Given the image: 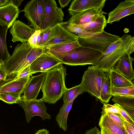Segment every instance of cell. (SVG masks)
Returning a JSON list of instances; mask_svg holds the SVG:
<instances>
[{"mask_svg": "<svg viewBox=\"0 0 134 134\" xmlns=\"http://www.w3.org/2000/svg\"><path fill=\"white\" fill-rule=\"evenodd\" d=\"M66 68L62 63L46 72L41 89V98L45 102L54 104L60 99L67 89L65 83Z\"/></svg>", "mask_w": 134, "mask_h": 134, "instance_id": "cell-1", "label": "cell"}, {"mask_svg": "<svg viewBox=\"0 0 134 134\" xmlns=\"http://www.w3.org/2000/svg\"><path fill=\"white\" fill-rule=\"evenodd\" d=\"M134 51V37L125 34L102 53L95 66L104 72L108 71L124 55H130Z\"/></svg>", "mask_w": 134, "mask_h": 134, "instance_id": "cell-2", "label": "cell"}, {"mask_svg": "<svg viewBox=\"0 0 134 134\" xmlns=\"http://www.w3.org/2000/svg\"><path fill=\"white\" fill-rule=\"evenodd\" d=\"M102 53L97 50L80 46L68 53L53 56L61 63L66 65H95Z\"/></svg>", "mask_w": 134, "mask_h": 134, "instance_id": "cell-3", "label": "cell"}, {"mask_svg": "<svg viewBox=\"0 0 134 134\" xmlns=\"http://www.w3.org/2000/svg\"><path fill=\"white\" fill-rule=\"evenodd\" d=\"M32 48L27 42L17 45L12 55L2 66L6 72L7 79L13 78L24 71L27 58Z\"/></svg>", "mask_w": 134, "mask_h": 134, "instance_id": "cell-4", "label": "cell"}, {"mask_svg": "<svg viewBox=\"0 0 134 134\" xmlns=\"http://www.w3.org/2000/svg\"><path fill=\"white\" fill-rule=\"evenodd\" d=\"M118 36L104 31L88 37L78 38L80 46L90 48L104 53L112 44L120 39Z\"/></svg>", "mask_w": 134, "mask_h": 134, "instance_id": "cell-5", "label": "cell"}, {"mask_svg": "<svg viewBox=\"0 0 134 134\" xmlns=\"http://www.w3.org/2000/svg\"><path fill=\"white\" fill-rule=\"evenodd\" d=\"M104 72L97 66H89L84 72L81 83L86 92L100 99L102 78Z\"/></svg>", "mask_w": 134, "mask_h": 134, "instance_id": "cell-6", "label": "cell"}, {"mask_svg": "<svg viewBox=\"0 0 134 134\" xmlns=\"http://www.w3.org/2000/svg\"><path fill=\"white\" fill-rule=\"evenodd\" d=\"M17 104L21 107L25 112L26 122L29 123L34 116H40L42 120L50 119L51 116L47 112V108L41 98L30 100L23 99L21 97Z\"/></svg>", "mask_w": 134, "mask_h": 134, "instance_id": "cell-7", "label": "cell"}, {"mask_svg": "<svg viewBox=\"0 0 134 134\" xmlns=\"http://www.w3.org/2000/svg\"><path fill=\"white\" fill-rule=\"evenodd\" d=\"M45 0H32L25 6L23 11L29 26L35 30H41L44 9Z\"/></svg>", "mask_w": 134, "mask_h": 134, "instance_id": "cell-8", "label": "cell"}, {"mask_svg": "<svg viewBox=\"0 0 134 134\" xmlns=\"http://www.w3.org/2000/svg\"><path fill=\"white\" fill-rule=\"evenodd\" d=\"M64 13L54 0H45L44 15L41 30L44 31L62 22Z\"/></svg>", "mask_w": 134, "mask_h": 134, "instance_id": "cell-9", "label": "cell"}, {"mask_svg": "<svg viewBox=\"0 0 134 134\" xmlns=\"http://www.w3.org/2000/svg\"><path fill=\"white\" fill-rule=\"evenodd\" d=\"M78 38L59 24L52 27L50 35L43 48L46 50L55 44L77 40Z\"/></svg>", "mask_w": 134, "mask_h": 134, "instance_id": "cell-10", "label": "cell"}, {"mask_svg": "<svg viewBox=\"0 0 134 134\" xmlns=\"http://www.w3.org/2000/svg\"><path fill=\"white\" fill-rule=\"evenodd\" d=\"M31 76L20 78L7 79L0 84V93H9L20 98Z\"/></svg>", "mask_w": 134, "mask_h": 134, "instance_id": "cell-11", "label": "cell"}, {"mask_svg": "<svg viewBox=\"0 0 134 134\" xmlns=\"http://www.w3.org/2000/svg\"><path fill=\"white\" fill-rule=\"evenodd\" d=\"M60 63V62L56 58L45 52L29 66L33 74L38 72H46Z\"/></svg>", "mask_w": 134, "mask_h": 134, "instance_id": "cell-12", "label": "cell"}, {"mask_svg": "<svg viewBox=\"0 0 134 134\" xmlns=\"http://www.w3.org/2000/svg\"><path fill=\"white\" fill-rule=\"evenodd\" d=\"M46 72L36 76H31L23 91V99L30 100L36 99L41 89Z\"/></svg>", "mask_w": 134, "mask_h": 134, "instance_id": "cell-13", "label": "cell"}, {"mask_svg": "<svg viewBox=\"0 0 134 134\" xmlns=\"http://www.w3.org/2000/svg\"><path fill=\"white\" fill-rule=\"evenodd\" d=\"M35 31L34 29L19 20H16L14 22L10 30L12 36V41L13 42H27Z\"/></svg>", "mask_w": 134, "mask_h": 134, "instance_id": "cell-14", "label": "cell"}, {"mask_svg": "<svg viewBox=\"0 0 134 134\" xmlns=\"http://www.w3.org/2000/svg\"><path fill=\"white\" fill-rule=\"evenodd\" d=\"M134 13V0H126L120 3L108 14L107 23L118 21L122 18Z\"/></svg>", "mask_w": 134, "mask_h": 134, "instance_id": "cell-15", "label": "cell"}, {"mask_svg": "<svg viewBox=\"0 0 134 134\" xmlns=\"http://www.w3.org/2000/svg\"><path fill=\"white\" fill-rule=\"evenodd\" d=\"M106 0H73L68 10L71 16L81 12L94 8H103Z\"/></svg>", "mask_w": 134, "mask_h": 134, "instance_id": "cell-16", "label": "cell"}, {"mask_svg": "<svg viewBox=\"0 0 134 134\" xmlns=\"http://www.w3.org/2000/svg\"><path fill=\"white\" fill-rule=\"evenodd\" d=\"M102 8H94L78 13L71 16L68 24L81 25L87 24L97 19L104 12Z\"/></svg>", "mask_w": 134, "mask_h": 134, "instance_id": "cell-17", "label": "cell"}, {"mask_svg": "<svg viewBox=\"0 0 134 134\" xmlns=\"http://www.w3.org/2000/svg\"><path fill=\"white\" fill-rule=\"evenodd\" d=\"M20 11L18 8L10 3L0 8V25L9 29L18 17Z\"/></svg>", "mask_w": 134, "mask_h": 134, "instance_id": "cell-18", "label": "cell"}, {"mask_svg": "<svg viewBox=\"0 0 134 134\" xmlns=\"http://www.w3.org/2000/svg\"><path fill=\"white\" fill-rule=\"evenodd\" d=\"M134 58L127 54L116 63L113 69L131 81L134 78L132 64Z\"/></svg>", "mask_w": 134, "mask_h": 134, "instance_id": "cell-19", "label": "cell"}, {"mask_svg": "<svg viewBox=\"0 0 134 134\" xmlns=\"http://www.w3.org/2000/svg\"><path fill=\"white\" fill-rule=\"evenodd\" d=\"M107 24L105 16L104 14L99 16L95 20L87 24L75 25L87 32L94 34L100 33L103 31Z\"/></svg>", "mask_w": 134, "mask_h": 134, "instance_id": "cell-20", "label": "cell"}, {"mask_svg": "<svg viewBox=\"0 0 134 134\" xmlns=\"http://www.w3.org/2000/svg\"><path fill=\"white\" fill-rule=\"evenodd\" d=\"M80 46L77 40L55 44L45 50V52L52 55L66 54Z\"/></svg>", "mask_w": 134, "mask_h": 134, "instance_id": "cell-21", "label": "cell"}, {"mask_svg": "<svg viewBox=\"0 0 134 134\" xmlns=\"http://www.w3.org/2000/svg\"><path fill=\"white\" fill-rule=\"evenodd\" d=\"M76 98L67 103H64L55 117V120L59 128L64 131L68 129L67 120L69 113L71 109L73 103Z\"/></svg>", "mask_w": 134, "mask_h": 134, "instance_id": "cell-22", "label": "cell"}, {"mask_svg": "<svg viewBox=\"0 0 134 134\" xmlns=\"http://www.w3.org/2000/svg\"><path fill=\"white\" fill-rule=\"evenodd\" d=\"M99 125L100 127H103L109 134H128L125 128H122L118 126L105 114L101 116Z\"/></svg>", "mask_w": 134, "mask_h": 134, "instance_id": "cell-23", "label": "cell"}, {"mask_svg": "<svg viewBox=\"0 0 134 134\" xmlns=\"http://www.w3.org/2000/svg\"><path fill=\"white\" fill-rule=\"evenodd\" d=\"M111 87H124L134 86L131 81L113 68L109 71Z\"/></svg>", "mask_w": 134, "mask_h": 134, "instance_id": "cell-24", "label": "cell"}, {"mask_svg": "<svg viewBox=\"0 0 134 134\" xmlns=\"http://www.w3.org/2000/svg\"><path fill=\"white\" fill-rule=\"evenodd\" d=\"M111 86L109 77V72H104L102 78L100 99L103 104H108L111 97Z\"/></svg>", "mask_w": 134, "mask_h": 134, "instance_id": "cell-25", "label": "cell"}, {"mask_svg": "<svg viewBox=\"0 0 134 134\" xmlns=\"http://www.w3.org/2000/svg\"><path fill=\"white\" fill-rule=\"evenodd\" d=\"M8 28L0 25V61L3 64L10 57L6 41L7 33Z\"/></svg>", "mask_w": 134, "mask_h": 134, "instance_id": "cell-26", "label": "cell"}, {"mask_svg": "<svg viewBox=\"0 0 134 134\" xmlns=\"http://www.w3.org/2000/svg\"><path fill=\"white\" fill-rule=\"evenodd\" d=\"M86 92L81 84L70 88H67L63 95L64 103L69 102L79 95Z\"/></svg>", "mask_w": 134, "mask_h": 134, "instance_id": "cell-27", "label": "cell"}, {"mask_svg": "<svg viewBox=\"0 0 134 134\" xmlns=\"http://www.w3.org/2000/svg\"><path fill=\"white\" fill-rule=\"evenodd\" d=\"M60 24L67 30L78 38L88 37L95 34L87 32L74 24H68L67 22H62Z\"/></svg>", "mask_w": 134, "mask_h": 134, "instance_id": "cell-28", "label": "cell"}, {"mask_svg": "<svg viewBox=\"0 0 134 134\" xmlns=\"http://www.w3.org/2000/svg\"><path fill=\"white\" fill-rule=\"evenodd\" d=\"M112 96H134V86L111 87Z\"/></svg>", "mask_w": 134, "mask_h": 134, "instance_id": "cell-29", "label": "cell"}, {"mask_svg": "<svg viewBox=\"0 0 134 134\" xmlns=\"http://www.w3.org/2000/svg\"><path fill=\"white\" fill-rule=\"evenodd\" d=\"M112 100L120 105L134 109V96H114Z\"/></svg>", "mask_w": 134, "mask_h": 134, "instance_id": "cell-30", "label": "cell"}, {"mask_svg": "<svg viewBox=\"0 0 134 134\" xmlns=\"http://www.w3.org/2000/svg\"><path fill=\"white\" fill-rule=\"evenodd\" d=\"M44 52L45 50L42 48L33 47L27 58L24 70L29 66L38 57Z\"/></svg>", "mask_w": 134, "mask_h": 134, "instance_id": "cell-31", "label": "cell"}, {"mask_svg": "<svg viewBox=\"0 0 134 134\" xmlns=\"http://www.w3.org/2000/svg\"><path fill=\"white\" fill-rule=\"evenodd\" d=\"M42 36L41 30H35L27 41L29 44L33 47H37Z\"/></svg>", "mask_w": 134, "mask_h": 134, "instance_id": "cell-32", "label": "cell"}, {"mask_svg": "<svg viewBox=\"0 0 134 134\" xmlns=\"http://www.w3.org/2000/svg\"><path fill=\"white\" fill-rule=\"evenodd\" d=\"M116 125L122 128H124L123 124V118L120 114L110 113L105 114Z\"/></svg>", "mask_w": 134, "mask_h": 134, "instance_id": "cell-33", "label": "cell"}, {"mask_svg": "<svg viewBox=\"0 0 134 134\" xmlns=\"http://www.w3.org/2000/svg\"><path fill=\"white\" fill-rule=\"evenodd\" d=\"M19 98L10 93H0V100L9 104L16 103Z\"/></svg>", "mask_w": 134, "mask_h": 134, "instance_id": "cell-34", "label": "cell"}, {"mask_svg": "<svg viewBox=\"0 0 134 134\" xmlns=\"http://www.w3.org/2000/svg\"><path fill=\"white\" fill-rule=\"evenodd\" d=\"M102 111L101 112L102 115L105 114L107 113L118 114L120 115V112L117 107L114 105L109 104H104L102 108Z\"/></svg>", "mask_w": 134, "mask_h": 134, "instance_id": "cell-35", "label": "cell"}, {"mask_svg": "<svg viewBox=\"0 0 134 134\" xmlns=\"http://www.w3.org/2000/svg\"><path fill=\"white\" fill-rule=\"evenodd\" d=\"M52 27L44 31H42L41 37L37 47L43 48L51 32Z\"/></svg>", "mask_w": 134, "mask_h": 134, "instance_id": "cell-36", "label": "cell"}, {"mask_svg": "<svg viewBox=\"0 0 134 134\" xmlns=\"http://www.w3.org/2000/svg\"><path fill=\"white\" fill-rule=\"evenodd\" d=\"M114 105L117 107L120 112V115L125 121L134 125V120L127 113L118 106L116 104H114Z\"/></svg>", "mask_w": 134, "mask_h": 134, "instance_id": "cell-37", "label": "cell"}, {"mask_svg": "<svg viewBox=\"0 0 134 134\" xmlns=\"http://www.w3.org/2000/svg\"><path fill=\"white\" fill-rule=\"evenodd\" d=\"M124 127L128 134H134V125L123 120Z\"/></svg>", "mask_w": 134, "mask_h": 134, "instance_id": "cell-38", "label": "cell"}, {"mask_svg": "<svg viewBox=\"0 0 134 134\" xmlns=\"http://www.w3.org/2000/svg\"><path fill=\"white\" fill-rule=\"evenodd\" d=\"M32 74L29 66L17 76L13 78H21L29 75L32 76Z\"/></svg>", "mask_w": 134, "mask_h": 134, "instance_id": "cell-39", "label": "cell"}, {"mask_svg": "<svg viewBox=\"0 0 134 134\" xmlns=\"http://www.w3.org/2000/svg\"><path fill=\"white\" fill-rule=\"evenodd\" d=\"M118 106L123 109L131 117V118L134 120V109L131 108L120 106L118 104H116Z\"/></svg>", "mask_w": 134, "mask_h": 134, "instance_id": "cell-40", "label": "cell"}, {"mask_svg": "<svg viewBox=\"0 0 134 134\" xmlns=\"http://www.w3.org/2000/svg\"><path fill=\"white\" fill-rule=\"evenodd\" d=\"M7 77L6 72L2 66L0 67V84L5 81Z\"/></svg>", "mask_w": 134, "mask_h": 134, "instance_id": "cell-41", "label": "cell"}, {"mask_svg": "<svg viewBox=\"0 0 134 134\" xmlns=\"http://www.w3.org/2000/svg\"><path fill=\"white\" fill-rule=\"evenodd\" d=\"M85 134H101V132L96 126L87 131Z\"/></svg>", "mask_w": 134, "mask_h": 134, "instance_id": "cell-42", "label": "cell"}, {"mask_svg": "<svg viewBox=\"0 0 134 134\" xmlns=\"http://www.w3.org/2000/svg\"><path fill=\"white\" fill-rule=\"evenodd\" d=\"M71 1V0H59L58 1L61 8H62L67 6Z\"/></svg>", "mask_w": 134, "mask_h": 134, "instance_id": "cell-43", "label": "cell"}, {"mask_svg": "<svg viewBox=\"0 0 134 134\" xmlns=\"http://www.w3.org/2000/svg\"><path fill=\"white\" fill-rule=\"evenodd\" d=\"M10 3L12 4L16 7L18 8L21 5V3L23 1V0H10Z\"/></svg>", "mask_w": 134, "mask_h": 134, "instance_id": "cell-44", "label": "cell"}, {"mask_svg": "<svg viewBox=\"0 0 134 134\" xmlns=\"http://www.w3.org/2000/svg\"><path fill=\"white\" fill-rule=\"evenodd\" d=\"M35 134H49V132L47 129H44L38 130Z\"/></svg>", "mask_w": 134, "mask_h": 134, "instance_id": "cell-45", "label": "cell"}, {"mask_svg": "<svg viewBox=\"0 0 134 134\" xmlns=\"http://www.w3.org/2000/svg\"><path fill=\"white\" fill-rule=\"evenodd\" d=\"M9 0H0V8L5 6L9 3Z\"/></svg>", "mask_w": 134, "mask_h": 134, "instance_id": "cell-46", "label": "cell"}, {"mask_svg": "<svg viewBox=\"0 0 134 134\" xmlns=\"http://www.w3.org/2000/svg\"><path fill=\"white\" fill-rule=\"evenodd\" d=\"M101 129V134H109L107 131L102 127H100Z\"/></svg>", "mask_w": 134, "mask_h": 134, "instance_id": "cell-47", "label": "cell"}, {"mask_svg": "<svg viewBox=\"0 0 134 134\" xmlns=\"http://www.w3.org/2000/svg\"><path fill=\"white\" fill-rule=\"evenodd\" d=\"M3 63L0 61V67L3 66Z\"/></svg>", "mask_w": 134, "mask_h": 134, "instance_id": "cell-48", "label": "cell"}]
</instances>
